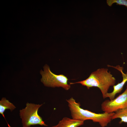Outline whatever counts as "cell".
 Wrapping results in <instances>:
<instances>
[{
  "label": "cell",
  "instance_id": "6",
  "mask_svg": "<svg viewBox=\"0 0 127 127\" xmlns=\"http://www.w3.org/2000/svg\"><path fill=\"white\" fill-rule=\"evenodd\" d=\"M109 67H113L119 71L121 73L123 77L122 81L120 83H118L116 85L113 86V90L111 93H107L106 94L105 98L108 97L110 100H112L115 98V95L118 93L120 92L123 89V86L127 81V74L124 73L123 71V68L120 67L119 65L116 67H114L108 65Z\"/></svg>",
  "mask_w": 127,
  "mask_h": 127
},
{
  "label": "cell",
  "instance_id": "12",
  "mask_svg": "<svg viewBox=\"0 0 127 127\" xmlns=\"http://www.w3.org/2000/svg\"></svg>",
  "mask_w": 127,
  "mask_h": 127
},
{
  "label": "cell",
  "instance_id": "7",
  "mask_svg": "<svg viewBox=\"0 0 127 127\" xmlns=\"http://www.w3.org/2000/svg\"><path fill=\"white\" fill-rule=\"evenodd\" d=\"M84 121L64 117L57 125L52 127H78L83 125Z\"/></svg>",
  "mask_w": 127,
  "mask_h": 127
},
{
  "label": "cell",
  "instance_id": "8",
  "mask_svg": "<svg viewBox=\"0 0 127 127\" xmlns=\"http://www.w3.org/2000/svg\"><path fill=\"white\" fill-rule=\"evenodd\" d=\"M16 108V107L12 103L5 98H2L0 101V113L2 115L7 122L4 114V111L6 109H9L12 111Z\"/></svg>",
  "mask_w": 127,
  "mask_h": 127
},
{
  "label": "cell",
  "instance_id": "9",
  "mask_svg": "<svg viewBox=\"0 0 127 127\" xmlns=\"http://www.w3.org/2000/svg\"><path fill=\"white\" fill-rule=\"evenodd\" d=\"M119 118L121 119L120 124L122 123H127V107L119 110L114 112L112 119Z\"/></svg>",
  "mask_w": 127,
  "mask_h": 127
},
{
  "label": "cell",
  "instance_id": "5",
  "mask_svg": "<svg viewBox=\"0 0 127 127\" xmlns=\"http://www.w3.org/2000/svg\"><path fill=\"white\" fill-rule=\"evenodd\" d=\"M127 107V86L125 91L112 100H106L101 104L102 110L107 113L115 112Z\"/></svg>",
  "mask_w": 127,
  "mask_h": 127
},
{
  "label": "cell",
  "instance_id": "2",
  "mask_svg": "<svg viewBox=\"0 0 127 127\" xmlns=\"http://www.w3.org/2000/svg\"><path fill=\"white\" fill-rule=\"evenodd\" d=\"M108 70L107 68L98 69L92 72L86 79L75 83H70V84L80 83L86 86L88 89L93 87H97L100 90L104 99L110 87L115 85V78Z\"/></svg>",
  "mask_w": 127,
  "mask_h": 127
},
{
  "label": "cell",
  "instance_id": "11",
  "mask_svg": "<svg viewBox=\"0 0 127 127\" xmlns=\"http://www.w3.org/2000/svg\"></svg>",
  "mask_w": 127,
  "mask_h": 127
},
{
  "label": "cell",
  "instance_id": "1",
  "mask_svg": "<svg viewBox=\"0 0 127 127\" xmlns=\"http://www.w3.org/2000/svg\"><path fill=\"white\" fill-rule=\"evenodd\" d=\"M66 101L72 119L84 121L91 120L94 122L98 123L102 127L107 125L112 120V117L114 113H96L81 108L80 103L76 102L73 97Z\"/></svg>",
  "mask_w": 127,
  "mask_h": 127
},
{
  "label": "cell",
  "instance_id": "10",
  "mask_svg": "<svg viewBox=\"0 0 127 127\" xmlns=\"http://www.w3.org/2000/svg\"><path fill=\"white\" fill-rule=\"evenodd\" d=\"M107 3L108 5L111 6L114 3L117 4L123 5L127 8V0H107Z\"/></svg>",
  "mask_w": 127,
  "mask_h": 127
},
{
  "label": "cell",
  "instance_id": "3",
  "mask_svg": "<svg viewBox=\"0 0 127 127\" xmlns=\"http://www.w3.org/2000/svg\"><path fill=\"white\" fill-rule=\"evenodd\" d=\"M43 105L27 102L25 108L20 110L23 127H30L32 125H36L48 126L38 114L39 109Z\"/></svg>",
  "mask_w": 127,
  "mask_h": 127
},
{
  "label": "cell",
  "instance_id": "4",
  "mask_svg": "<svg viewBox=\"0 0 127 127\" xmlns=\"http://www.w3.org/2000/svg\"><path fill=\"white\" fill-rule=\"evenodd\" d=\"M44 71H40L42 78L41 82L46 87H61L67 90L70 88L68 83V79L63 74L56 75L52 72L49 66L47 64L43 67Z\"/></svg>",
  "mask_w": 127,
  "mask_h": 127
}]
</instances>
